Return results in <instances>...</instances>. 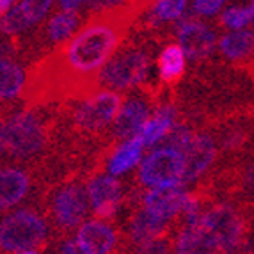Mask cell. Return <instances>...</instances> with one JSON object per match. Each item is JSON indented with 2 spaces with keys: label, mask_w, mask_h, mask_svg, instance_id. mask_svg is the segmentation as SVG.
<instances>
[{
  "label": "cell",
  "mask_w": 254,
  "mask_h": 254,
  "mask_svg": "<svg viewBox=\"0 0 254 254\" xmlns=\"http://www.w3.org/2000/svg\"><path fill=\"white\" fill-rule=\"evenodd\" d=\"M155 0H130L91 16L84 29L34 64L23 87L27 109L82 100L98 93V76L114 57L131 21Z\"/></svg>",
  "instance_id": "6da1fadb"
},
{
  "label": "cell",
  "mask_w": 254,
  "mask_h": 254,
  "mask_svg": "<svg viewBox=\"0 0 254 254\" xmlns=\"http://www.w3.org/2000/svg\"><path fill=\"white\" fill-rule=\"evenodd\" d=\"M123 105V98L110 91H98L82 100L63 103L61 119L73 137L87 140L109 127Z\"/></svg>",
  "instance_id": "7a4b0ae2"
},
{
  "label": "cell",
  "mask_w": 254,
  "mask_h": 254,
  "mask_svg": "<svg viewBox=\"0 0 254 254\" xmlns=\"http://www.w3.org/2000/svg\"><path fill=\"white\" fill-rule=\"evenodd\" d=\"M54 121L45 119L36 109H27L2 119V139L4 151L18 160L38 157L50 144Z\"/></svg>",
  "instance_id": "3957f363"
},
{
  "label": "cell",
  "mask_w": 254,
  "mask_h": 254,
  "mask_svg": "<svg viewBox=\"0 0 254 254\" xmlns=\"http://www.w3.org/2000/svg\"><path fill=\"white\" fill-rule=\"evenodd\" d=\"M249 219L251 215L242 208L228 201H215L206 210H203L199 226L213 242L217 254H222L238 246L240 242L247 240L251 231Z\"/></svg>",
  "instance_id": "277c9868"
},
{
  "label": "cell",
  "mask_w": 254,
  "mask_h": 254,
  "mask_svg": "<svg viewBox=\"0 0 254 254\" xmlns=\"http://www.w3.org/2000/svg\"><path fill=\"white\" fill-rule=\"evenodd\" d=\"M48 242V226L36 210L23 208L0 220V254L43 251Z\"/></svg>",
  "instance_id": "5b68a950"
},
{
  "label": "cell",
  "mask_w": 254,
  "mask_h": 254,
  "mask_svg": "<svg viewBox=\"0 0 254 254\" xmlns=\"http://www.w3.org/2000/svg\"><path fill=\"white\" fill-rule=\"evenodd\" d=\"M89 208V197L78 180H66L50 197V215L54 224L68 233L84 220Z\"/></svg>",
  "instance_id": "8992f818"
},
{
  "label": "cell",
  "mask_w": 254,
  "mask_h": 254,
  "mask_svg": "<svg viewBox=\"0 0 254 254\" xmlns=\"http://www.w3.org/2000/svg\"><path fill=\"white\" fill-rule=\"evenodd\" d=\"M149 71V57L142 50H127L103 66L98 76V87L130 89L142 84Z\"/></svg>",
  "instance_id": "52a82bcc"
},
{
  "label": "cell",
  "mask_w": 254,
  "mask_h": 254,
  "mask_svg": "<svg viewBox=\"0 0 254 254\" xmlns=\"http://www.w3.org/2000/svg\"><path fill=\"white\" fill-rule=\"evenodd\" d=\"M183 155L173 148H158L139 167V183L146 187L182 183Z\"/></svg>",
  "instance_id": "ba28073f"
},
{
  "label": "cell",
  "mask_w": 254,
  "mask_h": 254,
  "mask_svg": "<svg viewBox=\"0 0 254 254\" xmlns=\"http://www.w3.org/2000/svg\"><path fill=\"white\" fill-rule=\"evenodd\" d=\"M201 189L210 197L213 192L222 190L226 194L247 195V203H254V151L247 160L237 162L229 169L220 171L215 180H208Z\"/></svg>",
  "instance_id": "9c48e42d"
},
{
  "label": "cell",
  "mask_w": 254,
  "mask_h": 254,
  "mask_svg": "<svg viewBox=\"0 0 254 254\" xmlns=\"http://www.w3.org/2000/svg\"><path fill=\"white\" fill-rule=\"evenodd\" d=\"M183 155V176L182 185L194 183L210 169L217 158V144L210 133L201 131L194 133L190 144L182 153Z\"/></svg>",
  "instance_id": "30bf717a"
},
{
  "label": "cell",
  "mask_w": 254,
  "mask_h": 254,
  "mask_svg": "<svg viewBox=\"0 0 254 254\" xmlns=\"http://www.w3.org/2000/svg\"><path fill=\"white\" fill-rule=\"evenodd\" d=\"M87 194L98 219H110L123 204V189L114 176H94L87 183Z\"/></svg>",
  "instance_id": "8fae6325"
},
{
  "label": "cell",
  "mask_w": 254,
  "mask_h": 254,
  "mask_svg": "<svg viewBox=\"0 0 254 254\" xmlns=\"http://www.w3.org/2000/svg\"><path fill=\"white\" fill-rule=\"evenodd\" d=\"M76 244L82 254H110L118 249L119 235L114 226L103 220H89L78 229Z\"/></svg>",
  "instance_id": "7c38bea8"
},
{
  "label": "cell",
  "mask_w": 254,
  "mask_h": 254,
  "mask_svg": "<svg viewBox=\"0 0 254 254\" xmlns=\"http://www.w3.org/2000/svg\"><path fill=\"white\" fill-rule=\"evenodd\" d=\"M180 47L192 61L206 59L215 48V34L210 27L195 20H183L178 27Z\"/></svg>",
  "instance_id": "4fadbf2b"
},
{
  "label": "cell",
  "mask_w": 254,
  "mask_h": 254,
  "mask_svg": "<svg viewBox=\"0 0 254 254\" xmlns=\"http://www.w3.org/2000/svg\"><path fill=\"white\" fill-rule=\"evenodd\" d=\"M185 194L182 183L155 187L144 194V208L160 219L171 220L182 212Z\"/></svg>",
  "instance_id": "5bb4252c"
},
{
  "label": "cell",
  "mask_w": 254,
  "mask_h": 254,
  "mask_svg": "<svg viewBox=\"0 0 254 254\" xmlns=\"http://www.w3.org/2000/svg\"><path fill=\"white\" fill-rule=\"evenodd\" d=\"M149 118V105L142 98H131L119 109L112 127V140L130 139L142 128Z\"/></svg>",
  "instance_id": "9a60e30c"
},
{
  "label": "cell",
  "mask_w": 254,
  "mask_h": 254,
  "mask_svg": "<svg viewBox=\"0 0 254 254\" xmlns=\"http://www.w3.org/2000/svg\"><path fill=\"white\" fill-rule=\"evenodd\" d=\"M30 190V176L27 171L18 167L0 169V210H7L21 199Z\"/></svg>",
  "instance_id": "2e32d148"
},
{
  "label": "cell",
  "mask_w": 254,
  "mask_h": 254,
  "mask_svg": "<svg viewBox=\"0 0 254 254\" xmlns=\"http://www.w3.org/2000/svg\"><path fill=\"white\" fill-rule=\"evenodd\" d=\"M169 220L160 219L149 210H137L130 217V224H128V233H130L131 244H144L153 238L162 237L164 233L169 231Z\"/></svg>",
  "instance_id": "e0dca14e"
},
{
  "label": "cell",
  "mask_w": 254,
  "mask_h": 254,
  "mask_svg": "<svg viewBox=\"0 0 254 254\" xmlns=\"http://www.w3.org/2000/svg\"><path fill=\"white\" fill-rule=\"evenodd\" d=\"M176 118H178V112L173 103H160L155 116L151 119L148 118V121L142 125V128L135 135L140 139L144 148H151V146L158 144L162 137L169 131V128L176 123Z\"/></svg>",
  "instance_id": "ac0fdd59"
},
{
  "label": "cell",
  "mask_w": 254,
  "mask_h": 254,
  "mask_svg": "<svg viewBox=\"0 0 254 254\" xmlns=\"http://www.w3.org/2000/svg\"><path fill=\"white\" fill-rule=\"evenodd\" d=\"M142 149H144V146H142V142H140V139L137 135L127 139L107 158L109 173L112 176H119V174H125L127 171H130L131 167H135L140 162V158H142Z\"/></svg>",
  "instance_id": "d6986e66"
},
{
  "label": "cell",
  "mask_w": 254,
  "mask_h": 254,
  "mask_svg": "<svg viewBox=\"0 0 254 254\" xmlns=\"http://www.w3.org/2000/svg\"><path fill=\"white\" fill-rule=\"evenodd\" d=\"M176 254H217V249L199 224L183 226L176 238Z\"/></svg>",
  "instance_id": "ffe728a7"
},
{
  "label": "cell",
  "mask_w": 254,
  "mask_h": 254,
  "mask_svg": "<svg viewBox=\"0 0 254 254\" xmlns=\"http://www.w3.org/2000/svg\"><path fill=\"white\" fill-rule=\"evenodd\" d=\"M185 52L180 45H169L160 52L157 61L158 75L165 84H176L185 73Z\"/></svg>",
  "instance_id": "44dd1931"
},
{
  "label": "cell",
  "mask_w": 254,
  "mask_h": 254,
  "mask_svg": "<svg viewBox=\"0 0 254 254\" xmlns=\"http://www.w3.org/2000/svg\"><path fill=\"white\" fill-rule=\"evenodd\" d=\"M220 52L231 61L247 59L254 52V32L249 30H237L224 36L219 43Z\"/></svg>",
  "instance_id": "7402d4cb"
},
{
  "label": "cell",
  "mask_w": 254,
  "mask_h": 254,
  "mask_svg": "<svg viewBox=\"0 0 254 254\" xmlns=\"http://www.w3.org/2000/svg\"><path fill=\"white\" fill-rule=\"evenodd\" d=\"M25 73L11 61L0 63V100H13L23 91Z\"/></svg>",
  "instance_id": "603a6c76"
},
{
  "label": "cell",
  "mask_w": 254,
  "mask_h": 254,
  "mask_svg": "<svg viewBox=\"0 0 254 254\" xmlns=\"http://www.w3.org/2000/svg\"><path fill=\"white\" fill-rule=\"evenodd\" d=\"M253 137V130L249 125L231 123L220 130V149L222 153H238L247 148Z\"/></svg>",
  "instance_id": "cb8c5ba5"
},
{
  "label": "cell",
  "mask_w": 254,
  "mask_h": 254,
  "mask_svg": "<svg viewBox=\"0 0 254 254\" xmlns=\"http://www.w3.org/2000/svg\"><path fill=\"white\" fill-rule=\"evenodd\" d=\"M78 23H80L78 14L73 13V11H63V13L55 14L50 20V23H48V36L55 43L66 41L69 36H73Z\"/></svg>",
  "instance_id": "d4e9b609"
},
{
  "label": "cell",
  "mask_w": 254,
  "mask_h": 254,
  "mask_svg": "<svg viewBox=\"0 0 254 254\" xmlns=\"http://www.w3.org/2000/svg\"><path fill=\"white\" fill-rule=\"evenodd\" d=\"M187 0H155L149 14V25H158L164 21L176 20L183 14Z\"/></svg>",
  "instance_id": "484cf974"
},
{
  "label": "cell",
  "mask_w": 254,
  "mask_h": 254,
  "mask_svg": "<svg viewBox=\"0 0 254 254\" xmlns=\"http://www.w3.org/2000/svg\"><path fill=\"white\" fill-rule=\"evenodd\" d=\"M192 137H194V131L187 127L185 123H174L169 128V131L162 137V140L158 144L162 148H173L176 151L183 153L187 149V146L190 144Z\"/></svg>",
  "instance_id": "4316f807"
},
{
  "label": "cell",
  "mask_w": 254,
  "mask_h": 254,
  "mask_svg": "<svg viewBox=\"0 0 254 254\" xmlns=\"http://www.w3.org/2000/svg\"><path fill=\"white\" fill-rule=\"evenodd\" d=\"M253 20H254V5H251V7H229L222 13V18H220L222 25L233 30L244 29Z\"/></svg>",
  "instance_id": "83f0119b"
},
{
  "label": "cell",
  "mask_w": 254,
  "mask_h": 254,
  "mask_svg": "<svg viewBox=\"0 0 254 254\" xmlns=\"http://www.w3.org/2000/svg\"><path fill=\"white\" fill-rule=\"evenodd\" d=\"M52 2L54 0H23L16 5L18 11L21 13V16L25 18L29 25H34L39 20L45 18V14L48 13Z\"/></svg>",
  "instance_id": "f1b7e54d"
},
{
  "label": "cell",
  "mask_w": 254,
  "mask_h": 254,
  "mask_svg": "<svg viewBox=\"0 0 254 254\" xmlns=\"http://www.w3.org/2000/svg\"><path fill=\"white\" fill-rule=\"evenodd\" d=\"M171 229L167 233L162 235V237H157L149 242L140 244L139 249L135 251V254H171V246H173L171 244Z\"/></svg>",
  "instance_id": "f546056e"
},
{
  "label": "cell",
  "mask_w": 254,
  "mask_h": 254,
  "mask_svg": "<svg viewBox=\"0 0 254 254\" xmlns=\"http://www.w3.org/2000/svg\"><path fill=\"white\" fill-rule=\"evenodd\" d=\"M226 0H194V11L201 16H213Z\"/></svg>",
  "instance_id": "4dcf8cb0"
},
{
  "label": "cell",
  "mask_w": 254,
  "mask_h": 254,
  "mask_svg": "<svg viewBox=\"0 0 254 254\" xmlns=\"http://www.w3.org/2000/svg\"><path fill=\"white\" fill-rule=\"evenodd\" d=\"M57 254H82V253H80V249H78V244H76V242H73L71 238H64L59 244Z\"/></svg>",
  "instance_id": "1f68e13d"
},
{
  "label": "cell",
  "mask_w": 254,
  "mask_h": 254,
  "mask_svg": "<svg viewBox=\"0 0 254 254\" xmlns=\"http://www.w3.org/2000/svg\"><path fill=\"white\" fill-rule=\"evenodd\" d=\"M87 4L91 5V7L94 9H100V11H103V9H110V7H116V5L123 4L121 0H85Z\"/></svg>",
  "instance_id": "d6a6232c"
},
{
  "label": "cell",
  "mask_w": 254,
  "mask_h": 254,
  "mask_svg": "<svg viewBox=\"0 0 254 254\" xmlns=\"http://www.w3.org/2000/svg\"><path fill=\"white\" fill-rule=\"evenodd\" d=\"M84 2L85 0H59V5L63 7V11H73V13H76L82 7Z\"/></svg>",
  "instance_id": "836d02e7"
},
{
  "label": "cell",
  "mask_w": 254,
  "mask_h": 254,
  "mask_svg": "<svg viewBox=\"0 0 254 254\" xmlns=\"http://www.w3.org/2000/svg\"><path fill=\"white\" fill-rule=\"evenodd\" d=\"M14 55V45L11 43H0V63L9 61Z\"/></svg>",
  "instance_id": "e575fe53"
},
{
  "label": "cell",
  "mask_w": 254,
  "mask_h": 254,
  "mask_svg": "<svg viewBox=\"0 0 254 254\" xmlns=\"http://www.w3.org/2000/svg\"><path fill=\"white\" fill-rule=\"evenodd\" d=\"M14 0H0V16H4L5 13H7L9 9H11V5H13Z\"/></svg>",
  "instance_id": "d590c367"
},
{
  "label": "cell",
  "mask_w": 254,
  "mask_h": 254,
  "mask_svg": "<svg viewBox=\"0 0 254 254\" xmlns=\"http://www.w3.org/2000/svg\"><path fill=\"white\" fill-rule=\"evenodd\" d=\"M247 69H249V75H251V78L254 80V57H253V61L249 63V66H247Z\"/></svg>",
  "instance_id": "8d00e7d4"
},
{
  "label": "cell",
  "mask_w": 254,
  "mask_h": 254,
  "mask_svg": "<svg viewBox=\"0 0 254 254\" xmlns=\"http://www.w3.org/2000/svg\"><path fill=\"white\" fill-rule=\"evenodd\" d=\"M18 254H38L36 251H21V253H18Z\"/></svg>",
  "instance_id": "74e56055"
},
{
  "label": "cell",
  "mask_w": 254,
  "mask_h": 254,
  "mask_svg": "<svg viewBox=\"0 0 254 254\" xmlns=\"http://www.w3.org/2000/svg\"><path fill=\"white\" fill-rule=\"evenodd\" d=\"M253 5H254V0H253Z\"/></svg>",
  "instance_id": "f35d334b"
},
{
  "label": "cell",
  "mask_w": 254,
  "mask_h": 254,
  "mask_svg": "<svg viewBox=\"0 0 254 254\" xmlns=\"http://www.w3.org/2000/svg\"><path fill=\"white\" fill-rule=\"evenodd\" d=\"M253 23H254V20H253Z\"/></svg>",
  "instance_id": "ab89813d"
}]
</instances>
